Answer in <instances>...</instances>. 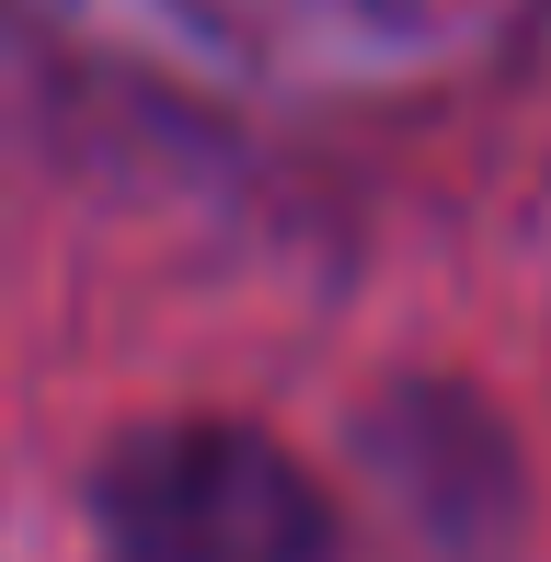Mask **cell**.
<instances>
[{"instance_id": "obj_1", "label": "cell", "mask_w": 551, "mask_h": 562, "mask_svg": "<svg viewBox=\"0 0 551 562\" xmlns=\"http://www.w3.org/2000/svg\"><path fill=\"white\" fill-rule=\"evenodd\" d=\"M104 562H345L334 494L254 425H149L104 459Z\"/></svg>"}]
</instances>
